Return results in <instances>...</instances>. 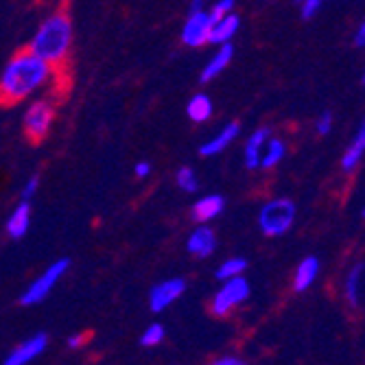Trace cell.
Listing matches in <instances>:
<instances>
[{
	"mask_svg": "<svg viewBox=\"0 0 365 365\" xmlns=\"http://www.w3.org/2000/svg\"><path fill=\"white\" fill-rule=\"evenodd\" d=\"M162 337H164V328H162L160 324H151V326L145 330V335H143L140 344H143L145 348H151V346H158V344L162 341Z\"/></svg>",
	"mask_w": 365,
	"mask_h": 365,
	"instance_id": "24",
	"label": "cell"
},
{
	"mask_svg": "<svg viewBox=\"0 0 365 365\" xmlns=\"http://www.w3.org/2000/svg\"><path fill=\"white\" fill-rule=\"evenodd\" d=\"M210 365H247V363H243L241 359H235V356H225V359H217Z\"/></svg>",
	"mask_w": 365,
	"mask_h": 365,
	"instance_id": "31",
	"label": "cell"
},
{
	"mask_svg": "<svg viewBox=\"0 0 365 365\" xmlns=\"http://www.w3.org/2000/svg\"><path fill=\"white\" fill-rule=\"evenodd\" d=\"M175 180H178V186H180L184 192H197V190H199L197 175H195V171H192L190 167H182V169H178Z\"/></svg>",
	"mask_w": 365,
	"mask_h": 365,
	"instance_id": "23",
	"label": "cell"
},
{
	"mask_svg": "<svg viewBox=\"0 0 365 365\" xmlns=\"http://www.w3.org/2000/svg\"><path fill=\"white\" fill-rule=\"evenodd\" d=\"M239 134H241V125H239V123H230V125H225V127L219 131V136H215L212 140H208V143H204L202 147H199V153L206 155V158L217 155V153H221L232 140H237Z\"/></svg>",
	"mask_w": 365,
	"mask_h": 365,
	"instance_id": "11",
	"label": "cell"
},
{
	"mask_svg": "<svg viewBox=\"0 0 365 365\" xmlns=\"http://www.w3.org/2000/svg\"><path fill=\"white\" fill-rule=\"evenodd\" d=\"M46 344H48L46 335H36V337H31L29 341H24L22 346H18V348L7 356V361H5L3 365H26L29 361L36 359L40 352H44Z\"/></svg>",
	"mask_w": 365,
	"mask_h": 365,
	"instance_id": "10",
	"label": "cell"
},
{
	"mask_svg": "<svg viewBox=\"0 0 365 365\" xmlns=\"http://www.w3.org/2000/svg\"><path fill=\"white\" fill-rule=\"evenodd\" d=\"M68 267H71V260H68V258H61V260L53 262L51 267H48L38 280H33L31 287L22 293L20 304L29 307V304H38V302H42L44 297L51 293V289L55 287V282H57L66 272H68Z\"/></svg>",
	"mask_w": 365,
	"mask_h": 365,
	"instance_id": "5",
	"label": "cell"
},
{
	"mask_svg": "<svg viewBox=\"0 0 365 365\" xmlns=\"http://www.w3.org/2000/svg\"><path fill=\"white\" fill-rule=\"evenodd\" d=\"M363 83H365V75H363Z\"/></svg>",
	"mask_w": 365,
	"mask_h": 365,
	"instance_id": "35",
	"label": "cell"
},
{
	"mask_svg": "<svg viewBox=\"0 0 365 365\" xmlns=\"http://www.w3.org/2000/svg\"><path fill=\"white\" fill-rule=\"evenodd\" d=\"M295 221V204L287 197L272 199L262 206L258 215V223L264 237H282L291 230Z\"/></svg>",
	"mask_w": 365,
	"mask_h": 365,
	"instance_id": "3",
	"label": "cell"
},
{
	"mask_svg": "<svg viewBox=\"0 0 365 365\" xmlns=\"http://www.w3.org/2000/svg\"><path fill=\"white\" fill-rule=\"evenodd\" d=\"M55 118V108L51 101L42 98V101H36L24 114V134L33 145H40L51 131Z\"/></svg>",
	"mask_w": 365,
	"mask_h": 365,
	"instance_id": "4",
	"label": "cell"
},
{
	"mask_svg": "<svg viewBox=\"0 0 365 365\" xmlns=\"http://www.w3.org/2000/svg\"><path fill=\"white\" fill-rule=\"evenodd\" d=\"M245 269H247V260L245 258H230L217 269V278L219 280H230V278L241 276Z\"/></svg>",
	"mask_w": 365,
	"mask_h": 365,
	"instance_id": "21",
	"label": "cell"
},
{
	"mask_svg": "<svg viewBox=\"0 0 365 365\" xmlns=\"http://www.w3.org/2000/svg\"><path fill=\"white\" fill-rule=\"evenodd\" d=\"M319 274V260L315 256H309L304 258L300 264H297V269H295V276H293V289L297 293H304L307 289H311V284L315 282Z\"/></svg>",
	"mask_w": 365,
	"mask_h": 365,
	"instance_id": "13",
	"label": "cell"
},
{
	"mask_svg": "<svg viewBox=\"0 0 365 365\" xmlns=\"http://www.w3.org/2000/svg\"><path fill=\"white\" fill-rule=\"evenodd\" d=\"M71 44H73V20L68 16V9L61 7L59 11H55L42 22L29 48L53 68V66L66 61V57L71 53Z\"/></svg>",
	"mask_w": 365,
	"mask_h": 365,
	"instance_id": "2",
	"label": "cell"
},
{
	"mask_svg": "<svg viewBox=\"0 0 365 365\" xmlns=\"http://www.w3.org/2000/svg\"><path fill=\"white\" fill-rule=\"evenodd\" d=\"M297 3H302V0H297Z\"/></svg>",
	"mask_w": 365,
	"mask_h": 365,
	"instance_id": "36",
	"label": "cell"
},
{
	"mask_svg": "<svg viewBox=\"0 0 365 365\" xmlns=\"http://www.w3.org/2000/svg\"><path fill=\"white\" fill-rule=\"evenodd\" d=\"M204 3H206V0H192V3H190V11H188V14L204 11Z\"/></svg>",
	"mask_w": 365,
	"mask_h": 365,
	"instance_id": "33",
	"label": "cell"
},
{
	"mask_svg": "<svg viewBox=\"0 0 365 365\" xmlns=\"http://www.w3.org/2000/svg\"><path fill=\"white\" fill-rule=\"evenodd\" d=\"M232 9H235V0H219V3H215V7H212V11H208V16H210V22L215 24V22H219L223 16H227Z\"/></svg>",
	"mask_w": 365,
	"mask_h": 365,
	"instance_id": "25",
	"label": "cell"
},
{
	"mask_svg": "<svg viewBox=\"0 0 365 365\" xmlns=\"http://www.w3.org/2000/svg\"><path fill=\"white\" fill-rule=\"evenodd\" d=\"M239 24H241V18L237 14H227L223 16L219 22L212 24L210 29V38L208 42L210 44H225V42H232V38L237 36V31H239Z\"/></svg>",
	"mask_w": 365,
	"mask_h": 365,
	"instance_id": "12",
	"label": "cell"
},
{
	"mask_svg": "<svg viewBox=\"0 0 365 365\" xmlns=\"http://www.w3.org/2000/svg\"><path fill=\"white\" fill-rule=\"evenodd\" d=\"M232 55H235V46H232V42L221 44V48L217 51V55H212V59L206 63V68H204L202 77H199V81H202V83H208V81H212L219 73H223V71H225V66L232 61Z\"/></svg>",
	"mask_w": 365,
	"mask_h": 365,
	"instance_id": "15",
	"label": "cell"
},
{
	"mask_svg": "<svg viewBox=\"0 0 365 365\" xmlns=\"http://www.w3.org/2000/svg\"><path fill=\"white\" fill-rule=\"evenodd\" d=\"M361 276H363V264H356L352 267V272L348 274V280H346V297L352 307L359 304V282H361Z\"/></svg>",
	"mask_w": 365,
	"mask_h": 365,
	"instance_id": "22",
	"label": "cell"
},
{
	"mask_svg": "<svg viewBox=\"0 0 365 365\" xmlns=\"http://www.w3.org/2000/svg\"><path fill=\"white\" fill-rule=\"evenodd\" d=\"M322 3H324V0H302V18L311 20L319 11Z\"/></svg>",
	"mask_w": 365,
	"mask_h": 365,
	"instance_id": "27",
	"label": "cell"
},
{
	"mask_svg": "<svg viewBox=\"0 0 365 365\" xmlns=\"http://www.w3.org/2000/svg\"><path fill=\"white\" fill-rule=\"evenodd\" d=\"M284 153H287L284 143L278 140V138H272V140L267 143V153H264V158H260V167H262V169H272V167H276V164L284 158Z\"/></svg>",
	"mask_w": 365,
	"mask_h": 365,
	"instance_id": "20",
	"label": "cell"
},
{
	"mask_svg": "<svg viewBox=\"0 0 365 365\" xmlns=\"http://www.w3.org/2000/svg\"><path fill=\"white\" fill-rule=\"evenodd\" d=\"M363 153H365V118H363V125L356 131V138L352 140V145L346 149V153L341 158V169L346 173H352L356 169V164L361 162Z\"/></svg>",
	"mask_w": 365,
	"mask_h": 365,
	"instance_id": "17",
	"label": "cell"
},
{
	"mask_svg": "<svg viewBox=\"0 0 365 365\" xmlns=\"http://www.w3.org/2000/svg\"><path fill=\"white\" fill-rule=\"evenodd\" d=\"M48 77L51 66L42 57H38L31 48L18 51L5 66L3 77H0V106H16L31 92L44 86Z\"/></svg>",
	"mask_w": 365,
	"mask_h": 365,
	"instance_id": "1",
	"label": "cell"
},
{
	"mask_svg": "<svg viewBox=\"0 0 365 365\" xmlns=\"http://www.w3.org/2000/svg\"><path fill=\"white\" fill-rule=\"evenodd\" d=\"M210 16L206 11H197V14H188V20L182 29V42L190 48H199L208 44L210 38Z\"/></svg>",
	"mask_w": 365,
	"mask_h": 365,
	"instance_id": "7",
	"label": "cell"
},
{
	"mask_svg": "<svg viewBox=\"0 0 365 365\" xmlns=\"http://www.w3.org/2000/svg\"><path fill=\"white\" fill-rule=\"evenodd\" d=\"M134 171H136V178H147V175L151 173V164H149L147 160H143V162L136 164V169H134Z\"/></svg>",
	"mask_w": 365,
	"mask_h": 365,
	"instance_id": "29",
	"label": "cell"
},
{
	"mask_svg": "<svg viewBox=\"0 0 365 365\" xmlns=\"http://www.w3.org/2000/svg\"><path fill=\"white\" fill-rule=\"evenodd\" d=\"M184 291H186V282L182 278H171V280L158 282L151 289V293H149L151 311L153 313H160V311H164L167 307H171Z\"/></svg>",
	"mask_w": 365,
	"mask_h": 365,
	"instance_id": "8",
	"label": "cell"
},
{
	"mask_svg": "<svg viewBox=\"0 0 365 365\" xmlns=\"http://www.w3.org/2000/svg\"><path fill=\"white\" fill-rule=\"evenodd\" d=\"M361 215H363V219H365V208H363V210H361Z\"/></svg>",
	"mask_w": 365,
	"mask_h": 365,
	"instance_id": "34",
	"label": "cell"
},
{
	"mask_svg": "<svg viewBox=\"0 0 365 365\" xmlns=\"http://www.w3.org/2000/svg\"><path fill=\"white\" fill-rule=\"evenodd\" d=\"M88 339H90V333H81V335L71 337V339H68V346H71V348H81Z\"/></svg>",
	"mask_w": 365,
	"mask_h": 365,
	"instance_id": "30",
	"label": "cell"
},
{
	"mask_svg": "<svg viewBox=\"0 0 365 365\" xmlns=\"http://www.w3.org/2000/svg\"><path fill=\"white\" fill-rule=\"evenodd\" d=\"M247 295H250V284H247L245 278L237 276V278L225 280V284L212 297V313L219 315V317L230 313L235 307H239L243 300H247Z\"/></svg>",
	"mask_w": 365,
	"mask_h": 365,
	"instance_id": "6",
	"label": "cell"
},
{
	"mask_svg": "<svg viewBox=\"0 0 365 365\" xmlns=\"http://www.w3.org/2000/svg\"><path fill=\"white\" fill-rule=\"evenodd\" d=\"M186 114L192 123H206L212 116V101L206 94H195L186 106Z\"/></svg>",
	"mask_w": 365,
	"mask_h": 365,
	"instance_id": "19",
	"label": "cell"
},
{
	"mask_svg": "<svg viewBox=\"0 0 365 365\" xmlns=\"http://www.w3.org/2000/svg\"><path fill=\"white\" fill-rule=\"evenodd\" d=\"M188 252L197 258H208L215 247H217V237H215V232L206 225H199L192 235L188 237V243H186Z\"/></svg>",
	"mask_w": 365,
	"mask_h": 365,
	"instance_id": "9",
	"label": "cell"
},
{
	"mask_svg": "<svg viewBox=\"0 0 365 365\" xmlns=\"http://www.w3.org/2000/svg\"><path fill=\"white\" fill-rule=\"evenodd\" d=\"M38 188H40V178L38 175L29 178L26 184H24V188H22V199H26V202H29V199L38 192Z\"/></svg>",
	"mask_w": 365,
	"mask_h": 365,
	"instance_id": "28",
	"label": "cell"
},
{
	"mask_svg": "<svg viewBox=\"0 0 365 365\" xmlns=\"http://www.w3.org/2000/svg\"><path fill=\"white\" fill-rule=\"evenodd\" d=\"M354 44H356V46H365V20H363V24H361V26H359V31H356Z\"/></svg>",
	"mask_w": 365,
	"mask_h": 365,
	"instance_id": "32",
	"label": "cell"
},
{
	"mask_svg": "<svg viewBox=\"0 0 365 365\" xmlns=\"http://www.w3.org/2000/svg\"><path fill=\"white\" fill-rule=\"evenodd\" d=\"M223 197L221 195H208V197H202L199 202L192 206V219L199 221V223H206V221H212L215 217H219L223 212Z\"/></svg>",
	"mask_w": 365,
	"mask_h": 365,
	"instance_id": "14",
	"label": "cell"
},
{
	"mask_svg": "<svg viewBox=\"0 0 365 365\" xmlns=\"http://www.w3.org/2000/svg\"><path fill=\"white\" fill-rule=\"evenodd\" d=\"M315 127H317V134L319 136H326L328 131L333 129V114H330V112H322L319 118H317V123H315Z\"/></svg>",
	"mask_w": 365,
	"mask_h": 365,
	"instance_id": "26",
	"label": "cell"
},
{
	"mask_svg": "<svg viewBox=\"0 0 365 365\" xmlns=\"http://www.w3.org/2000/svg\"><path fill=\"white\" fill-rule=\"evenodd\" d=\"M267 140H269V129H256L254 134L247 138V145H245V167L247 169L260 167L262 147Z\"/></svg>",
	"mask_w": 365,
	"mask_h": 365,
	"instance_id": "16",
	"label": "cell"
},
{
	"mask_svg": "<svg viewBox=\"0 0 365 365\" xmlns=\"http://www.w3.org/2000/svg\"><path fill=\"white\" fill-rule=\"evenodd\" d=\"M29 223H31V206L26 199H22V202L18 204V208L14 210V215L9 217L7 221V232L11 239H22L26 235L29 230Z\"/></svg>",
	"mask_w": 365,
	"mask_h": 365,
	"instance_id": "18",
	"label": "cell"
}]
</instances>
